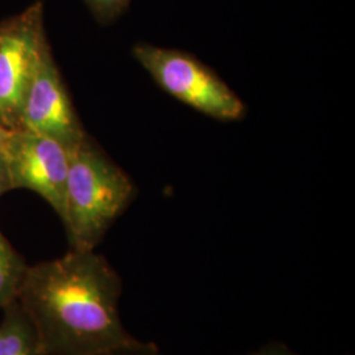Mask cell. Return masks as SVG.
<instances>
[{"label": "cell", "mask_w": 355, "mask_h": 355, "mask_svg": "<svg viewBox=\"0 0 355 355\" xmlns=\"http://www.w3.org/2000/svg\"><path fill=\"white\" fill-rule=\"evenodd\" d=\"M249 355H295L283 345H268L261 350Z\"/></svg>", "instance_id": "7c38bea8"}, {"label": "cell", "mask_w": 355, "mask_h": 355, "mask_svg": "<svg viewBox=\"0 0 355 355\" xmlns=\"http://www.w3.org/2000/svg\"><path fill=\"white\" fill-rule=\"evenodd\" d=\"M28 265L0 232V308L17 300Z\"/></svg>", "instance_id": "ba28073f"}, {"label": "cell", "mask_w": 355, "mask_h": 355, "mask_svg": "<svg viewBox=\"0 0 355 355\" xmlns=\"http://www.w3.org/2000/svg\"><path fill=\"white\" fill-rule=\"evenodd\" d=\"M123 283L95 250L28 266L17 300L45 355H102L140 343L120 318Z\"/></svg>", "instance_id": "6da1fadb"}, {"label": "cell", "mask_w": 355, "mask_h": 355, "mask_svg": "<svg viewBox=\"0 0 355 355\" xmlns=\"http://www.w3.org/2000/svg\"><path fill=\"white\" fill-rule=\"evenodd\" d=\"M135 198L130 177L87 135L69 148L61 220L71 249L95 250Z\"/></svg>", "instance_id": "7a4b0ae2"}, {"label": "cell", "mask_w": 355, "mask_h": 355, "mask_svg": "<svg viewBox=\"0 0 355 355\" xmlns=\"http://www.w3.org/2000/svg\"><path fill=\"white\" fill-rule=\"evenodd\" d=\"M1 155L11 189L36 192L61 218L69 171V148L51 137L17 128L11 129Z\"/></svg>", "instance_id": "5b68a950"}, {"label": "cell", "mask_w": 355, "mask_h": 355, "mask_svg": "<svg viewBox=\"0 0 355 355\" xmlns=\"http://www.w3.org/2000/svg\"><path fill=\"white\" fill-rule=\"evenodd\" d=\"M12 190L11 189V182L8 177V171H7V166L4 162V158L0 153V198L7 192V191Z\"/></svg>", "instance_id": "8fae6325"}, {"label": "cell", "mask_w": 355, "mask_h": 355, "mask_svg": "<svg viewBox=\"0 0 355 355\" xmlns=\"http://www.w3.org/2000/svg\"><path fill=\"white\" fill-rule=\"evenodd\" d=\"M10 133H11V129L6 127V125L0 121V153L3 150V148H4L6 142L8 140Z\"/></svg>", "instance_id": "4fadbf2b"}, {"label": "cell", "mask_w": 355, "mask_h": 355, "mask_svg": "<svg viewBox=\"0 0 355 355\" xmlns=\"http://www.w3.org/2000/svg\"><path fill=\"white\" fill-rule=\"evenodd\" d=\"M137 62L173 98L218 121H240L246 105L214 69L186 51L137 44Z\"/></svg>", "instance_id": "3957f363"}, {"label": "cell", "mask_w": 355, "mask_h": 355, "mask_svg": "<svg viewBox=\"0 0 355 355\" xmlns=\"http://www.w3.org/2000/svg\"><path fill=\"white\" fill-rule=\"evenodd\" d=\"M48 45L41 3L0 24V121L10 129L19 127L26 92Z\"/></svg>", "instance_id": "277c9868"}, {"label": "cell", "mask_w": 355, "mask_h": 355, "mask_svg": "<svg viewBox=\"0 0 355 355\" xmlns=\"http://www.w3.org/2000/svg\"><path fill=\"white\" fill-rule=\"evenodd\" d=\"M17 128L51 137L67 148L86 136L49 45L40 55Z\"/></svg>", "instance_id": "8992f818"}, {"label": "cell", "mask_w": 355, "mask_h": 355, "mask_svg": "<svg viewBox=\"0 0 355 355\" xmlns=\"http://www.w3.org/2000/svg\"><path fill=\"white\" fill-rule=\"evenodd\" d=\"M0 355H45L36 328L19 300L3 308Z\"/></svg>", "instance_id": "52a82bcc"}, {"label": "cell", "mask_w": 355, "mask_h": 355, "mask_svg": "<svg viewBox=\"0 0 355 355\" xmlns=\"http://www.w3.org/2000/svg\"><path fill=\"white\" fill-rule=\"evenodd\" d=\"M102 355H162L159 353V350L157 349V346L154 343H140L128 347H123V349H117L114 352L105 353Z\"/></svg>", "instance_id": "30bf717a"}, {"label": "cell", "mask_w": 355, "mask_h": 355, "mask_svg": "<svg viewBox=\"0 0 355 355\" xmlns=\"http://www.w3.org/2000/svg\"><path fill=\"white\" fill-rule=\"evenodd\" d=\"M94 16L101 23H111L124 12L130 0H85Z\"/></svg>", "instance_id": "9c48e42d"}]
</instances>
